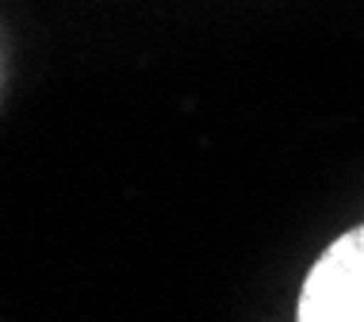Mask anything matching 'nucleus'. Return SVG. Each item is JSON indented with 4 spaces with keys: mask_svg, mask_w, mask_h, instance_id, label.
I'll return each mask as SVG.
<instances>
[{
    "mask_svg": "<svg viewBox=\"0 0 364 322\" xmlns=\"http://www.w3.org/2000/svg\"><path fill=\"white\" fill-rule=\"evenodd\" d=\"M299 322H364V227L338 238L311 269Z\"/></svg>",
    "mask_w": 364,
    "mask_h": 322,
    "instance_id": "nucleus-1",
    "label": "nucleus"
}]
</instances>
